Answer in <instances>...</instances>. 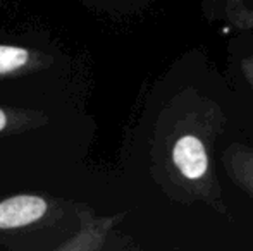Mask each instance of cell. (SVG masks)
I'll list each match as a JSON object with an SVG mask.
<instances>
[{"mask_svg": "<svg viewBox=\"0 0 253 251\" xmlns=\"http://www.w3.org/2000/svg\"><path fill=\"white\" fill-rule=\"evenodd\" d=\"M47 210L45 200L38 196H14L0 203V229L23 227L38 220Z\"/></svg>", "mask_w": 253, "mask_h": 251, "instance_id": "cell-1", "label": "cell"}, {"mask_svg": "<svg viewBox=\"0 0 253 251\" xmlns=\"http://www.w3.org/2000/svg\"><path fill=\"white\" fill-rule=\"evenodd\" d=\"M172 158L176 167L186 176L188 179H198L205 174L207 165V153L202 141L195 136H183L176 143L172 151Z\"/></svg>", "mask_w": 253, "mask_h": 251, "instance_id": "cell-2", "label": "cell"}, {"mask_svg": "<svg viewBox=\"0 0 253 251\" xmlns=\"http://www.w3.org/2000/svg\"><path fill=\"white\" fill-rule=\"evenodd\" d=\"M7 124V117H5V114H3V110H0V131L5 127Z\"/></svg>", "mask_w": 253, "mask_h": 251, "instance_id": "cell-4", "label": "cell"}, {"mask_svg": "<svg viewBox=\"0 0 253 251\" xmlns=\"http://www.w3.org/2000/svg\"><path fill=\"white\" fill-rule=\"evenodd\" d=\"M28 57H30V54L24 48L0 45V74L23 67L28 62Z\"/></svg>", "mask_w": 253, "mask_h": 251, "instance_id": "cell-3", "label": "cell"}]
</instances>
